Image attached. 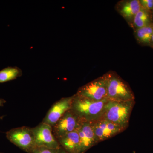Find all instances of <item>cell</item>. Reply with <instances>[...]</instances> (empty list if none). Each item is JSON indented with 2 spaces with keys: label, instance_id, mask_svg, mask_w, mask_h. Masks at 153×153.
I'll return each mask as SVG.
<instances>
[{
  "label": "cell",
  "instance_id": "1",
  "mask_svg": "<svg viewBox=\"0 0 153 153\" xmlns=\"http://www.w3.org/2000/svg\"><path fill=\"white\" fill-rule=\"evenodd\" d=\"M107 99L101 101H94L74 95L71 109L82 122L92 123L101 118Z\"/></svg>",
  "mask_w": 153,
  "mask_h": 153
},
{
  "label": "cell",
  "instance_id": "2",
  "mask_svg": "<svg viewBox=\"0 0 153 153\" xmlns=\"http://www.w3.org/2000/svg\"><path fill=\"white\" fill-rule=\"evenodd\" d=\"M106 81L107 99L110 101H134L135 96L128 83L114 71H110L103 75Z\"/></svg>",
  "mask_w": 153,
  "mask_h": 153
},
{
  "label": "cell",
  "instance_id": "3",
  "mask_svg": "<svg viewBox=\"0 0 153 153\" xmlns=\"http://www.w3.org/2000/svg\"><path fill=\"white\" fill-rule=\"evenodd\" d=\"M135 100L125 102L108 100L105 105L101 118L120 126L125 129L128 125Z\"/></svg>",
  "mask_w": 153,
  "mask_h": 153
},
{
  "label": "cell",
  "instance_id": "4",
  "mask_svg": "<svg viewBox=\"0 0 153 153\" xmlns=\"http://www.w3.org/2000/svg\"><path fill=\"white\" fill-rule=\"evenodd\" d=\"M6 134L11 143L26 152L31 153L36 147L33 128H16L7 131Z\"/></svg>",
  "mask_w": 153,
  "mask_h": 153
},
{
  "label": "cell",
  "instance_id": "5",
  "mask_svg": "<svg viewBox=\"0 0 153 153\" xmlns=\"http://www.w3.org/2000/svg\"><path fill=\"white\" fill-rule=\"evenodd\" d=\"M76 95L94 101L107 99V89L104 76H100L78 89Z\"/></svg>",
  "mask_w": 153,
  "mask_h": 153
},
{
  "label": "cell",
  "instance_id": "6",
  "mask_svg": "<svg viewBox=\"0 0 153 153\" xmlns=\"http://www.w3.org/2000/svg\"><path fill=\"white\" fill-rule=\"evenodd\" d=\"M82 122L71 109L65 113L52 127V131L56 138H59L74 131L77 130Z\"/></svg>",
  "mask_w": 153,
  "mask_h": 153
},
{
  "label": "cell",
  "instance_id": "7",
  "mask_svg": "<svg viewBox=\"0 0 153 153\" xmlns=\"http://www.w3.org/2000/svg\"><path fill=\"white\" fill-rule=\"evenodd\" d=\"M33 129L36 147L53 149H59L61 147L53 134L51 126L42 122Z\"/></svg>",
  "mask_w": 153,
  "mask_h": 153
},
{
  "label": "cell",
  "instance_id": "8",
  "mask_svg": "<svg viewBox=\"0 0 153 153\" xmlns=\"http://www.w3.org/2000/svg\"><path fill=\"white\" fill-rule=\"evenodd\" d=\"M91 123L98 143L110 138L125 130L120 126L102 118Z\"/></svg>",
  "mask_w": 153,
  "mask_h": 153
},
{
  "label": "cell",
  "instance_id": "9",
  "mask_svg": "<svg viewBox=\"0 0 153 153\" xmlns=\"http://www.w3.org/2000/svg\"><path fill=\"white\" fill-rule=\"evenodd\" d=\"M74 95L63 97L55 102L48 111L42 122L53 127L60 118L71 109Z\"/></svg>",
  "mask_w": 153,
  "mask_h": 153
},
{
  "label": "cell",
  "instance_id": "10",
  "mask_svg": "<svg viewBox=\"0 0 153 153\" xmlns=\"http://www.w3.org/2000/svg\"><path fill=\"white\" fill-rule=\"evenodd\" d=\"M141 9L140 0H122L115 6L116 10L131 27L134 18Z\"/></svg>",
  "mask_w": 153,
  "mask_h": 153
},
{
  "label": "cell",
  "instance_id": "11",
  "mask_svg": "<svg viewBox=\"0 0 153 153\" xmlns=\"http://www.w3.org/2000/svg\"><path fill=\"white\" fill-rule=\"evenodd\" d=\"M77 131L80 140L81 153H85L98 143L91 123L82 122Z\"/></svg>",
  "mask_w": 153,
  "mask_h": 153
},
{
  "label": "cell",
  "instance_id": "12",
  "mask_svg": "<svg viewBox=\"0 0 153 153\" xmlns=\"http://www.w3.org/2000/svg\"><path fill=\"white\" fill-rule=\"evenodd\" d=\"M60 146L68 153H81L80 140L77 130L57 139Z\"/></svg>",
  "mask_w": 153,
  "mask_h": 153
},
{
  "label": "cell",
  "instance_id": "13",
  "mask_svg": "<svg viewBox=\"0 0 153 153\" xmlns=\"http://www.w3.org/2000/svg\"><path fill=\"white\" fill-rule=\"evenodd\" d=\"M153 34V23L134 30V35L137 43L143 46L150 47Z\"/></svg>",
  "mask_w": 153,
  "mask_h": 153
},
{
  "label": "cell",
  "instance_id": "14",
  "mask_svg": "<svg viewBox=\"0 0 153 153\" xmlns=\"http://www.w3.org/2000/svg\"><path fill=\"white\" fill-rule=\"evenodd\" d=\"M152 23H153L152 14L141 7L134 18L131 27L135 30L146 27Z\"/></svg>",
  "mask_w": 153,
  "mask_h": 153
},
{
  "label": "cell",
  "instance_id": "15",
  "mask_svg": "<svg viewBox=\"0 0 153 153\" xmlns=\"http://www.w3.org/2000/svg\"><path fill=\"white\" fill-rule=\"evenodd\" d=\"M22 70L17 66H8L0 70V83L13 80L22 76Z\"/></svg>",
  "mask_w": 153,
  "mask_h": 153
},
{
  "label": "cell",
  "instance_id": "16",
  "mask_svg": "<svg viewBox=\"0 0 153 153\" xmlns=\"http://www.w3.org/2000/svg\"><path fill=\"white\" fill-rule=\"evenodd\" d=\"M141 6L144 9L152 14L153 13V0H140Z\"/></svg>",
  "mask_w": 153,
  "mask_h": 153
},
{
  "label": "cell",
  "instance_id": "17",
  "mask_svg": "<svg viewBox=\"0 0 153 153\" xmlns=\"http://www.w3.org/2000/svg\"><path fill=\"white\" fill-rule=\"evenodd\" d=\"M58 149L36 147L31 153H57Z\"/></svg>",
  "mask_w": 153,
  "mask_h": 153
},
{
  "label": "cell",
  "instance_id": "18",
  "mask_svg": "<svg viewBox=\"0 0 153 153\" xmlns=\"http://www.w3.org/2000/svg\"><path fill=\"white\" fill-rule=\"evenodd\" d=\"M57 153H68L67 152H66L64 149H63L61 147H60L59 149H58V150H57Z\"/></svg>",
  "mask_w": 153,
  "mask_h": 153
},
{
  "label": "cell",
  "instance_id": "19",
  "mask_svg": "<svg viewBox=\"0 0 153 153\" xmlns=\"http://www.w3.org/2000/svg\"><path fill=\"white\" fill-rule=\"evenodd\" d=\"M6 102V101L3 99L0 98V107L3 106Z\"/></svg>",
  "mask_w": 153,
  "mask_h": 153
},
{
  "label": "cell",
  "instance_id": "20",
  "mask_svg": "<svg viewBox=\"0 0 153 153\" xmlns=\"http://www.w3.org/2000/svg\"><path fill=\"white\" fill-rule=\"evenodd\" d=\"M150 47L153 49V34L152 37V41H151Z\"/></svg>",
  "mask_w": 153,
  "mask_h": 153
},
{
  "label": "cell",
  "instance_id": "21",
  "mask_svg": "<svg viewBox=\"0 0 153 153\" xmlns=\"http://www.w3.org/2000/svg\"><path fill=\"white\" fill-rule=\"evenodd\" d=\"M4 117V116H0V120L3 119V118Z\"/></svg>",
  "mask_w": 153,
  "mask_h": 153
},
{
  "label": "cell",
  "instance_id": "22",
  "mask_svg": "<svg viewBox=\"0 0 153 153\" xmlns=\"http://www.w3.org/2000/svg\"><path fill=\"white\" fill-rule=\"evenodd\" d=\"M152 23H153V16L152 17Z\"/></svg>",
  "mask_w": 153,
  "mask_h": 153
},
{
  "label": "cell",
  "instance_id": "23",
  "mask_svg": "<svg viewBox=\"0 0 153 153\" xmlns=\"http://www.w3.org/2000/svg\"><path fill=\"white\" fill-rule=\"evenodd\" d=\"M152 17L153 16V13H152Z\"/></svg>",
  "mask_w": 153,
  "mask_h": 153
},
{
  "label": "cell",
  "instance_id": "24",
  "mask_svg": "<svg viewBox=\"0 0 153 153\" xmlns=\"http://www.w3.org/2000/svg\"><path fill=\"white\" fill-rule=\"evenodd\" d=\"M0 153H2V152H0Z\"/></svg>",
  "mask_w": 153,
  "mask_h": 153
}]
</instances>
